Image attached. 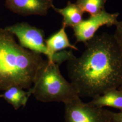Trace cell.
Returning a JSON list of instances; mask_svg holds the SVG:
<instances>
[{"mask_svg": "<svg viewBox=\"0 0 122 122\" xmlns=\"http://www.w3.org/2000/svg\"><path fill=\"white\" fill-rule=\"evenodd\" d=\"M110 122H122V110L119 113H114L109 110Z\"/></svg>", "mask_w": 122, "mask_h": 122, "instance_id": "14", "label": "cell"}, {"mask_svg": "<svg viewBox=\"0 0 122 122\" xmlns=\"http://www.w3.org/2000/svg\"><path fill=\"white\" fill-rule=\"evenodd\" d=\"M24 89L17 86H10L0 95V98H3L13 106L14 109L17 110L21 107L25 106L29 98L32 96L29 90L26 92Z\"/></svg>", "mask_w": 122, "mask_h": 122, "instance_id": "9", "label": "cell"}, {"mask_svg": "<svg viewBox=\"0 0 122 122\" xmlns=\"http://www.w3.org/2000/svg\"><path fill=\"white\" fill-rule=\"evenodd\" d=\"M107 0H77V5L84 12L89 13L91 16L96 15L104 9Z\"/></svg>", "mask_w": 122, "mask_h": 122, "instance_id": "12", "label": "cell"}, {"mask_svg": "<svg viewBox=\"0 0 122 122\" xmlns=\"http://www.w3.org/2000/svg\"><path fill=\"white\" fill-rule=\"evenodd\" d=\"M33 85L29 89L32 95L44 103L64 104L80 97L73 85L61 74L59 65L48 59L38 71Z\"/></svg>", "mask_w": 122, "mask_h": 122, "instance_id": "3", "label": "cell"}, {"mask_svg": "<svg viewBox=\"0 0 122 122\" xmlns=\"http://www.w3.org/2000/svg\"><path fill=\"white\" fill-rule=\"evenodd\" d=\"M118 15L119 13L110 14L103 9L100 13L96 15L91 16L86 20H82L73 27L76 42L85 43L92 39L101 26L115 25L118 21Z\"/></svg>", "mask_w": 122, "mask_h": 122, "instance_id": "6", "label": "cell"}, {"mask_svg": "<svg viewBox=\"0 0 122 122\" xmlns=\"http://www.w3.org/2000/svg\"><path fill=\"white\" fill-rule=\"evenodd\" d=\"M66 26L62 25L61 29L45 40V44L49 52L53 56L57 52L68 48L78 50L75 45L70 43L65 31Z\"/></svg>", "mask_w": 122, "mask_h": 122, "instance_id": "8", "label": "cell"}, {"mask_svg": "<svg viewBox=\"0 0 122 122\" xmlns=\"http://www.w3.org/2000/svg\"><path fill=\"white\" fill-rule=\"evenodd\" d=\"M119 90H120L121 91H122V85L121 86H120V87L119 88Z\"/></svg>", "mask_w": 122, "mask_h": 122, "instance_id": "15", "label": "cell"}, {"mask_svg": "<svg viewBox=\"0 0 122 122\" xmlns=\"http://www.w3.org/2000/svg\"><path fill=\"white\" fill-rule=\"evenodd\" d=\"M52 8L62 16V25L66 27L73 28L83 20L84 11L77 5L72 3L70 1L68 2L66 6L63 8H57L54 5Z\"/></svg>", "mask_w": 122, "mask_h": 122, "instance_id": "10", "label": "cell"}, {"mask_svg": "<svg viewBox=\"0 0 122 122\" xmlns=\"http://www.w3.org/2000/svg\"><path fill=\"white\" fill-rule=\"evenodd\" d=\"M15 38L0 29V91L14 86L29 90L45 61L41 54L22 47Z\"/></svg>", "mask_w": 122, "mask_h": 122, "instance_id": "2", "label": "cell"}, {"mask_svg": "<svg viewBox=\"0 0 122 122\" xmlns=\"http://www.w3.org/2000/svg\"><path fill=\"white\" fill-rule=\"evenodd\" d=\"M89 103L97 107L108 106L122 111V92L118 89L110 90L92 98V100Z\"/></svg>", "mask_w": 122, "mask_h": 122, "instance_id": "11", "label": "cell"}, {"mask_svg": "<svg viewBox=\"0 0 122 122\" xmlns=\"http://www.w3.org/2000/svg\"><path fill=\"white\" fill-rule=\"evenodd\" d=\"M4 29L17 38L20 45L22 47L37 53L44 54L47 57L48 60L59 65L75 56L71 50L61 51L57 52L54 56L52 55L46 47L44 31L26 22L17 23L6 26Z\"/></svg>", "mask_w": 122, "mask_h": 122, "instance_id": "4", "label": "cell"}, {"mask_svg": "<svg viewBox=\"0 0 122 122\" xmlns=\"http://www.w3.org/2000/svg\"><path fill=\"white\" fill-rule=\"evenodd\" d=\"M80 57L67 61L71 83L80 97L93 98L122 85V48L114 35H95Z\"/></svg>", "mask_w": 122, "mask_h": 122, "instance_id": "1", "label": "cell"}, {"mask_svg": "<svg viewBox=\"0 0 122 122\" xmlns=\"http://www.w3.org/2000/svg\"><path fill=\"white\" fill-rule=\"evenodd\" d=\"M64 105L65 122H110L109 110L85 103L80 97Z\"/></svg>", "mask_w": 122, "mask_h": 122, "instance_id": "5", "label": "cell"}, {"mask_svg": "<svg viewBox=\"0 0 122 122\" xmlns=\"http://www.w3.org/2000/svg\"><path fill=\"white\" fill-rule=\"evenodd\" d=\"M115 25L116 31L114 35L122 48V21H118Z\"/></svg>", "mask_w": 122, "mask_h": 122, "instance_id": "13", "label": "cell"}, {"mask_svg": "<svg viewBox=\"0 0 122 122\" xmlns=\"http://www.w3.org/2000/svg\"><path fill=\"white\" fill-rule=\"evenodd\" d=\"M53 0H5V6L14 13L23 16H45L52 7Z\"/></svg>", "mask_w": 122, "mask_h": 122, "instance_id": "7", "label": "cell"}]
</instances>
